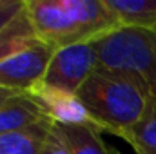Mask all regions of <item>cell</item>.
<instances>
[{
	"label": "cell",
	"instance_id": "1",
	"mask_svg": "<svg viewBox=\"0 0 156 154\" xmlns=\"http://www.w3.org/2000/svg\"><path fill=\"white\" fill-rule=\"evenodd\" d=\"M35 37L55 51L93 44L120 29L104 0H24Z\"/></svg>",
	"mask_w": 156,
	"mask_h": 154
},
{
	"label": "cell",
	"instance_id": "2",
	"mask_svg": "<svg viewBox=\"0 0 156 154\" xmlns=\"http://www.w3.org/2000/svg\"><path fill=\"white\" fill-rule=\"evenodd\" d=\"M76 94L100 129L116 136L144 118L151 96L138 76L104 65L94 69Z\"/></svg>",
	"mask_w": 156,
	"mask_h": 154
},
{
	"label": "cell",
	"instance_id": "3",
	"mask_svg": "<svg viewBox=\"0 0 156 154\" xmlns=\"http://www.w3.org/2000/svg\"><path fill=\"white\" fill-rule=\"evenodd\" d=\"M93 44L100 65L138 76L156 96V31L120 27Z\"/></svg>",
	"mask_w": 156,
	"mask_h": 154
},
{
	"label": "cell",
	"instance_id": "4",
	"mask_svg": "<svg viewBox=\"0 0 156 154\" xmlns=\"http://www.w3.org/2000/svg\"><path fill=\"white\" fill-rule=\"evenodd\" d=\"M55 49L38 38L0 62V89L27 93L44 80Z\"/></svg>",
	"mask_w": 156,
	"mask_h": 154
},
{
	"label": "cell",
	"instance_id": "5",
	"mask_svg": "<svg viewBox=\"0 0 156 154\" xmlns=\"http://www.w3.org/2000/svg\"><path fill=\"white\" fill-rule=\"evenodd\" d=\"M100 65L94 44H78L55 51L42 82L76 94Z\"/></svg>",
	"mask_w": 156,
	"mask_h": 154
},
{
	"label": "cell",
	"instance_id": "6",
	"mask_svg": "<svg viewBox=\"0 0 156 154\" xmlns=\"http://www.w3.org/2000/svg\"><path fill=\"white\" fill-rule=\"evenodd\" d=\"M51 121L58 125H93L100 127L93 116L87 113L83 103L80 102L78 94L58 89L45 82L35 83L26 93Z\"/></svg>",
	"mask_w": 156,
	"mask_h": 154
},
{
	"label": "cell",
	"instance_id": "7",
	"mask_svg": "<svg viewBox=\"0 0 156 154\" xmlns=\"http://www.w3.org/2000/svg\"><path fill=\"white\" fill-rule=\"evenodd\" d=\"M51 125L53 121L49 118H42L29 127L2 134L0 154H42Z\"/></svg>",
	"mask_w": 156,
	"mask_h": 154
},
{
	"label": "cell",
	"instance_id": "8",
	"mask_svg": "<svg viewBox=\"0 0 156 154\" xmlns=\"http://www.w3.org/2000/svg\"><path fill=\"white\" fill-rule=\"evenodd\" d=\"M122 27L156 31V0H104Z\"/></svg>",
	"mask_w": 156,
	"mask_h": 154
},
{
	"label": "cell",
	"instance_id": "9",
	"mask_svg": "<svg viewBox=\"0 0 156 154\" xmlns=\"http://www.w3.org/2000/svg\"><path fill=\"white\" fill-rule=\"evenodd\" d=\"M42 118H47L44 111L26 93H20L0 105V136L29 127Z\"/></svg>",
	"mask_w": 156,
	"mask_h": 154
},
{
	"label": "cell",
	"instance_id": "10",
	"mask_svg": "<svg viewBox=\"0 0 156 154\" xmlns=\"http://www.w3.org/2000/svg\"><path fill=\"white\" fill-rule=\"evenodd\" d=\"M71 154H120L104 140V131L93 125H60Z\"/></svg>",
	"mask_w": 156,
	"mask_h": 154
},
{
	"label": "cell",
	"instance_id": "11",
	"mask_svg": "<svg viewBox=\"0 0 156 154\" xmlns=\"http://www.w3.org/2000/svg\"><path fill=\"white\" fill-rule=\"evenodd\" d=\"M37 40L31 22L26 15V11H22L0 35V62L7 56H11L13 53L31 45Z\"/></svg>",
	"mask_w": 156,
	"mask_h": 154
},
{
	"label": "cell",
	"instance_id": "12",
	"mask_svg": "<svg viewBox=\"0 0 156 154\" xmlns=\"http://www.w3.org/2000/svg\"><path fill=\"white\" fill-rule=\"evenodd\" d=\"M118 138L134 140V142L142 143L145 149H149L153 154H156V96H149L144 118L131 131L120 132Z\"/></svg>",
	"mask_w": 156,
	"mask_h": 154
},
{
	"label": "cell",
	"instance_id": "13",
	"mask_svg": "<svg viewBox=\"0 0 156 154\" xmlns=\"http://www.w3.org/2000/svg\"><path fill=\"white\" fill-rule=\"evenodd\" d=\"M42 154H71L69 145H67V140H66L60 125L55 123V121L51 125V131H49V136L45 140V145H44Z\"/></svg>",
	"mask_w": 156,
	"mask_h": 154
},
{
	"label": "cell",
	"instance_id": "14",
	"mask_svg": "<svg viewBox=\"0 0 156 154\" xmlns=\"http://www.w3.org/2000/svg\"><path fill=\"white\" fill-rule=\"evenodd\" d=\"M22 11H24V0H2L0 2V35Z\"/></svg>",
	"mask_w": 156,
	"mask_h": 154
},
{
	"label": "cell",
	"instance_id": "15",
	"mask_svg": "<svg viewBox=\"0 0 156 154\" xmlns=\"http://www.w3.org/2000/svg\"><path fill=\"white\" fill-rule=\"evenodd\" d=\"M129 145H131V149H133V152L134 154H153L149 149H145L142 143H138V142H134V140H125Z\"/></svg>",
	"mask_w": 156,
	"mask_h": 154
},
{
	"label": "cell",
	"instance_id": "16",
	"mask_svg": "<svg viewBox=\"0 0 156 154\" xmlns=\"http://www.w3.org/2000/svg\"><path fill=\"white\" fill-rule=\"evenodd\" d=\"M16 94H20V93L11 91V89H0V105H2V103H5L7 100H11L13 96H16Z\"/></svg>",
	"mask_w": 156,
	"mask_h": 154
},
{
	"label": "cell",
	"instance_id": "17",
	"mask_svg": "<svg viewBox=\"0 0 156 154\" xmlns=\"http://www.w3.org/2000/svg\"><path fill=\"white\" fill-rule=\"evenodd\" d=\"M0 2H2V0H0Z\"/></svg>",
	"mask_w": 156,
	"mask_h": 154
}]
</instances>
